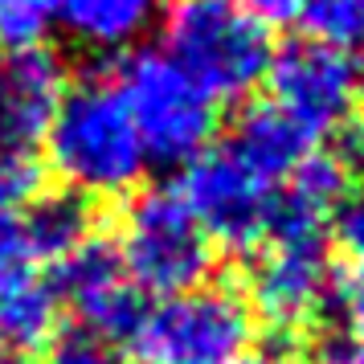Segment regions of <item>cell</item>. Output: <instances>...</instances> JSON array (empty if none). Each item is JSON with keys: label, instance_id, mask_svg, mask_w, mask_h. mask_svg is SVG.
<instances>
[{"label": "cell", "instance_id": "obj_23", "mask_svg": "<svg viewBox=\"0 0 364 364\" xmlns=\"http://www.w3.org/2000/svg\"><path fill=\"white\" fill-rule=\"evenodd\" d=\"M237 364H291V360H287V356H274V352H258V356H250L246 352Z\"/></svg>", "mask_w": 364, "mask_h": 364}, {"label": "cell", "instance_id": "obj_9", "mask_svg": "<svg viewBox=\"0 0 364 364\" xmlns=\"http://www.w3.org/2000/svg\"><path fill=\"white\" fill-rule=\"evenodd\" d=\"M53 295L78 315V328L107 336V340H127L135 319L144 311V291L132 282L127 266L119 258L115 242L86 237L82 246L66 254L53 266Z\"/></svg>", "mask_w": 364, "mask_h": 364}, {"label": "cell", "instance_id": "obj_8", "mask_svg": "<svg viewBox=\"0 0 364 364\" xmlns=\"http://www.w3.org/2000/svg\"><path fill=\"white\" fill-rule=\"evenodd\" d=\"M262 82H270L266 102H274L311 139L340 132L356 115V102L364 90L356 62L315 37H299V41H287L282 50H274Z\"/></svg>", "mask_w": 364, "mask_h": 364}, {"label": "cell", "instance_id": "obj_2", "mask_svg": "<svg viewBox=\"0 0 364 364\" xmlns=\"http://www.w3.org/2000/svg\"><path fill=\"white\" fill-rule=\"evenodd\" d=\"M160 50L221 107L246 99L266 78L274 41L246 0H164Z\"/></svg>", "mask_w": 364, "mask_h": 364}, {"label": "cell", "instance_id": "obj_17", "mask_svg": "<svg viewBox=\"0 0 364 364\" xmlns=\"http://www.w3.org/2000/svg\"><path fill=\"white\" fill-rule=\"evenodd\" d=\"M50 0H0V46L4 50H33L50 33Z\"/></svg>", "mask_w": 364, "mask_h": 364}, {"label": "cell", "instance_id": "obj_16", "mask_svg": "<svg viewBox=\"0 0 364 364\" xmlns=\"http://www.w3.org/2000/svg\"><path fill=\"white\" fill-rule=\"evenodd\" d=\"M41 364H132V360H127V352L115 340L95 336L86 328H70V331L50 336Z\"/></svg>", "mask_w": 364, "mask_h": 364}, {"label": "cell", "instance_id": "obj_20", "mask_svg": "<svg viewBox=\"0 0 364 364\" xmlns=\"http://www.w3.org/2000/svg\"><path fill=\"white\" fill-rule=\"evenodd\" d=\"M41 172L29 156H0V213H13L37 197Z\"/></svg>", "mask_w": 364, "mask_h": 364}, {"label": "cell", "instance_id": "obj_18", "mask_svg": "<svg viewBox=\"0 0 364 364\" xmlns=\"http://www.w3.org/2000/svg\"><path fill=\"white\" fill-rule=\"evenodd\" d=\"M41 274V262L33 254V242L21 225V209L0 213V295L17 282H29Z\"/></svg>", "mask_w": 364, "mask_h": 364}, {"label": "cell", "instance_id": "obj_14", "mask_svg": "<svg viewBox=\"0 0 364 364\" xmlns=\"http://www.w3.org/2000/svg\"><path fill=\"white\" fill-rule=\"evenodd\" d=\"M58 295L46 274L29 282H17L0 295V344L9 352H25V348L50 344L53 323H58Z\"/></svg>", "mask_w": 364, "mask_h": 364}, {"label": "cell", "instance_id": "obj_7", "mask_svg": "<svg viewBox=\"0 0 364 364\" xmlns=\"http://www.w3.org/2000/svg\"><path fill=\"white\" fill-rule=\"evenodd\" d=\"M176 197L200 233L221 250H258L270 230L279 184L258 176L230 148H205L184 164Z\"/></svg>", "mask_w": 364, "mask_h": 364}, {"label": "cell", "instance_id": "obj_1", "mask_svg": "<svg viewBox=\"0 0 364 364\" xmlns=\"http://www.w3.org/2000/svg\"><path fill=\"white\" fill-rule=\"evenodd\" d=\"M41 148L66 193L82 200L127 197L151 164L111 78H82L66 86Z\"/></svg>", "mask_w": 364, "mask_h": 364}, {"label": "cell", "instance_id": "obj_21", "mask_svg": "<svg viewBox=\"0 0 364 364\" xmlns=\"http://www.w3.org/2000/svg\"><path fill=\"white\" fill-rule=\"evenodd\" d=\"M331 233H336V246L344 250V258L364 262V197L340 205V213L331 221Z\"/></svg>", "mask_w": 364, "mask_h": 364}, {"label": "cell", "instance_id": "obj_3", "mask_svg": "<svg viewBox=\"0 0 364 364\" xmlns=\"http://www.w3.org/2000/svg\"><path fill=\"white\" fill-rule=\"evenodd\" d=\"M254 344V311L230 287H193L144 303L127 331L132 364H237Z\"/></svg>", "mask_w": 364, "mask_h": 364}, {"label": "cell", "instance_id": "obj_5", "mask_svg": "<svg viewBox=\"0 0 364 364\" xmlns=\"http://www.w3.org/2000/svg\"><path fill=\"white\" fill-rule=\"evenodd\" d=\"M119 258L144 295H181L209 279L213 242L200 233L176 188L135 193L119 221Z\"/></svg>", "mask_w": 364, "mask_h": 364}, {"label": "cell", "instance_id": "obj_10", "mask_svg": "<svg viewBox=\"0 0 364 364\" xmlns=\"http://www.w3.org/2000/svg\"><path fill=\"white\" fill-rule=\"evenodd\" d=\"M66 86L62 58L46 46L0 58V156H29L41 148Z\"/></svg>", "mask_w": 364, "mask_h": 364}, {"label": "cell", "instance_id": "obj_13", "mask_svg": "<svg viewBox=\"0 0 364 364\" xmlns=\"http://www.w3.org/2000/svg\"><path fill=\"white\" fill-rule=\"evenodd\" d=\"M21 225L33 242V254L41 266H58L66 254L90 237V205L74 193H53V197H33L21 205Z\"/></svg>", "mask_w": 364, "mask_h": 364}, {"label": "cell", "instance_id": "obj_24", "mask_svg": "<svg viewBox=\"0 0 364 364\" xmlns=\"http://www.w3.org/2000/svg\"><path fill=\"white\" fill-rule=\"evenodd\" d=\"M0 364H29L25 352H0Z\"/></svg>", "mask_w": 364, "mask_h": 364}, {"label": "cell", "instance_id": "obj_11", "mask_svg": "<svg viewBox=\"0 0 364 364\" xmlns=\"http://www.w3.org/2000/svg\"><path fill=\"white\" fill-rule=\"evenodd\" d=\"M50 13L86 50H127L160 21L164 0H50Z\"/></svg>", "mask_w": 364, "mask_h": 364}, {"label": "cell", "instance_id": "obj_15", "mask_svg": "<svg viewBox=\"0 0 364 364\" xmlns=\"http://www.w3.org/2000/svg\"><path fill=\"white\" fill-rule=\"evenodd\" d=\"M299 17L307 37L348 53L364 78V0H303Z\"/></svg>", "mask_w": 364, "mask_h": 364}, {"label": "cell", "instance_id": "obj_12", "mask_svg": "<svg viewBox=\"0 0 364 364\" xmlns=\"http://www.w3.org/2000/svg\"><path fill=\"white\" fill-rule=\"evenodd\" d=\"M225 148H230L237 160H246L258 176L282 184L291 176V168H295L303 156L315 151V139L307 132H299L274 102H254L246 115L237 119V127H233Z\"/></svg>", "mask_w": 364, "mask_h": 364}, {"label": "cell", "instance_id": "obj_19", "mask_svg": "<svg viewBox=\"0 0 364 364\" xmlns=\"http://www.w3.org/2000/svg\"><path fill=\"white\" fill-rule=\"evenodd\" d=\"M331 307L344 319V331L352 336H364V262H352L344 258L340 270H331Z\"/></svg>", "mask_w": 364, "mask_h": 364}, {"label": "cell", "instance_id": "obj_6", "mask_svg": "<svg viewBox=\"0 0 364 364\" xmlns=\"http://www.w3.org/2000/svg\"><path fill=\"white\" fill-rule=\"evenodd\" d=\"M331 230H287L274 225L258 242L246 274L250 311L274 331L295 336L323 311L331 291Z\"/></svg>", "mask_w": 364, "mask_h": 364}, {"label": "cell", "instance_id": "obj_22", "mask_svg": "<svg viewBox=\"0 0 364 364\" xmlns=\"http://www.w3.org/2000/svg\"><path fill=\"white\" fill-rule=\"evenodd\" d=\"M311 364H364V336H352V331L323 336L315 344Z\"/></svg>", "mask_w": 364, "mask_h": 364}, {"label": "cell", "instance_id": "obj_4", "mask_svg": "<svg viewBox=\"0 0 364 364\" xmlns=\"http://www.w3.org/2000/svg\"><path fill=\"white\" fill-rule=\"evenodd\" d=\"M148 160L188 164L213 144L217 102L184 74L164 50H135L111 74Z\"/></svg>", "mask_w": 364, "mask_h": 364}]
</instances>
